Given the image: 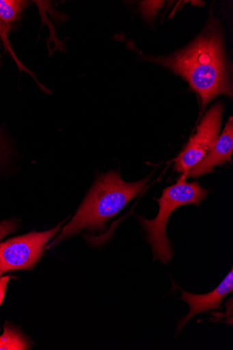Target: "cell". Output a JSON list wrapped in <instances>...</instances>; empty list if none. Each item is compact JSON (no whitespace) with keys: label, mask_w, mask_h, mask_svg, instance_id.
<instances>
[{"label":"cell","mask_w":233,"mask_h":350,"mask_svg":"<svg viewBox=\"0 0 233 350\" xmlns=\"http://www.w3.org/2000/svg\"><path fill=\"white\" fill-rule=\"evenodd\" d=\"M155 60L187 79L201 97L204 108L219 94H232L217 31L211 30L172 57Z\"/></svg>","instance_id":"cell-1"},{"label":"cell","mask_w":233,"mask_h":350,"mask_svg":"<svg viewBox=\"0 0 233 350\" xmlns=\"http://www.w3.org/2000/svg\"><path fill=\"white\" fill-rule=\"evenodd\" d=\"M150 178V176L137 182L127 183L122 179L120 173L112 171L100 176L76 215L51 247L83 230L91 232L105 230L109 220L131 200L141 195Z\"/></svg>","instance_id":"cell-2"},{"label":"cell","mask_w":233,"mask_h":350,"mask_svg":"<svg viewBox=\"0 0 233 350\" xmlns=\"http://www.w3.org/2000/svg\"><path fill=\"white\" fill-rule=\"evenodd\" d=\"M183 174L177 183L163 189L162 196L156 199L159 205L157 216L153 219L138 216L141 227L146 232V240L152 246L154 261L159 260L164 265L173 259L174 251L165 234L168 220L178 208L193 204H200L208 197L209 189H204L198 182L187 183Z\"/></svg>","instance_id":"cell-3"},{"label":"cell","mask_w":233,"mask_h":350,"mask_svg":"<svg viewBox=\"0 0 233 350\" xmlns=\"http://www.w3.org/2000/svg\"><path fill=\"white\" fill-rule=\"evenodd\" d=\"M65 220L49 231L31 232L0 243L5 273L31 270L41 259L49 242L59 233Z\"/></svg>","instance_id":"cell-4"},{"label":"cell","mask_w":233,"mask_h":350,"mask_svg":"<svg viewBox=\"0 0 233 350\" xmlns=\"http://www.w3.org/2000/svg\"><path fill=\"white\" fill-rule=\"evenodd\" d=\"M223 111V105L219 103L207 113L198 125L195 135L176 159V172H186L215 147L219 138Z\"/></svg>","instance_id":"cell-5"},{"label":"cell","mask_w":233,"mask_h":350,"mask_svg":"<svg viewBox=\"0 0 233 350\" xmlns=\"http://www.w3.org/2000/svg\"><path fill=\"white\" fill-rule=\"evenodd\" d=\"M182 293L181 300L185 301L190 307L187 315L182 317L178 325V334L193 317L199 313L212 310H221V304L223 299L233 291V270L228 273L218 287L207 295H193L178 287Z\"/></svg>","instance_id":"cell-6"},{"label":"cell","mask_w":233,"mask_h":350,"mask_svg":"<svg viewBox=\"0 0 233 350\" xmlns=\"http://www.w3.org/2000/svg\"><path fill=\"white\" fill-rule=\"evenodd\" d=\"M232 149L233 122L232 117H230L215 147L202 161H200L184 174L187 178H197L212 173L216 166L231 162Z\"/></svg>","instance_id":"cell-7"},{"label":"cell","mask_w":233,"mask_h":350,"mask_svg":"<svg viewBox=\"0 0 233 350\" xmlns=\"http://www.w3.org/2000/svg\"><path fill=\"white\" fill-rule=\"evenodd\" d=\"M29 348L28 342L21 333L12 326H5L3 335L0 336V350H25Z\"/></svg>","instance_id":"cell-8"},{"label":"cell","mask_w":233,"mask_h":350,"mask_svg":"<svg viewBox=\"0 0 233 350\" xmlns=\"http://www.w3.org/2000/svg\"><path fill=\"white\" fill-rule=\"evenodd\" d=\"M27 5L28 2L23 0H0V21L10 25L18 19Z\"/></svg>","instance_id":"cell-9"},{"label":"cell","mask_w":233,"mask_h":350,"mask_svg":"<svg viewBox=\"0 0 233 350\" xmlns=\"http://www.w3.org/2000/svg\"><path fill=\"white\" fill-rule=\"evenodd\" d=\"M162 1H146L141 5V10L145 16L152 18L163 5Z\"/></svg>","instance_id":"cell-10"},{"label":"cell","mask_w":233,"mask_h":350,"mask_svg":"<svg viewBox=\"0 0 233 350\" xmlns=\"http://www.w3.org/2000/svg\"><path fill=\"white\" fill-rule=\"evenodd\" d=\"M16 228L13 220H5L0 224V240L12 233Z\"/></svg>","instance_id":"cell-11"},{"label":"cell","mask_w":233,"mask_h":350,"mask_svg":"<svg viewBox=\"0 0 233 350\" xmlns=\"http://www.w3.org/2000/svg\"><path fill=\"white\" fill-rule=\"evenodd\" d=\"M9 280V276L0 277V306L3 302Z\"/></svg>","instance_id":"cell-12"},{"label":"cell","mask_w":233,"mask_h":350,"mask_svg":"<svg viewBox=\"0 0 233 350\" xmlns=\"http://www.w3.org/2000/svg\"><path fill=\"white\" fill-rule=\"evenodd\" d=\"M5 267L3 261V258L1 257V254H0V276H1L3 273H5Z\"/></svg>","instance_id":"cell-13"},{"label":"cell","mask_w":233,"mask_h":350,"mask_svg":"<svg viewBox=\"0 0 233 350\" xmlns=\"http://www.w3.org/2000/svg\"><path fill=\"white\" fill-rule=\"evenodd\" d=\"M5 150V148L3 142L2 140L1 137H0V157H1L3 155Z\"/></svg>","instance_id":"cell-14"}]
</instances>
